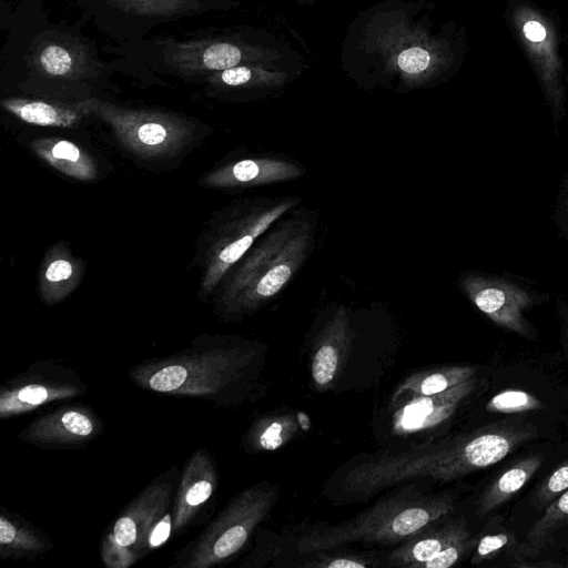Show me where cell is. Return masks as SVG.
<instances>
[{"label":"cell","mask_w":568,"mask_h":568,"mask_svg":"<svg viewBox=\"0 0 568 568\" xmlns=\"http://www.w3.org/2000/svg\"><path fill=\"white\" fill-rule=\"evenodd\" d=\"M317 217L294 213L251 248L231 276L221 305L229 314H246L261 308L280 294L310 255Z\"/></svg>","instance_id":"1"},{"label":"cell","mask_w":568,"mask_h":568,"mask_svg":"<svg viewBox=\"0 0 568 568\" xmlns=\"http://www.w3.org/2000/svg\"><path fill=\"white\" fill-rule=\"evenodd\" d=\"M455 508L449 495H427L412 487L377 501L355 518L318 528L297 542L301 554L322 552L352 542L399 544L449 515Z\"/></svg>","instance_id":"2"},{"label":"cell","mask_w":568,"mask_h":568,"mask_svg":"<svg viewBox=\"0 0 568 568\" xmlns=\"http://www.w3.org/2000/svg\"><path fill=\"white\" fill-rule=\"evenodd\" d=\"M77 108L106 122L119 141L141 156L171 154L191 134L185 121L161 112L124 109L97 99L81 101Z\"/></svg>","instance_id":"3"},{"label":"cell","mask_w":568,"mask_h":568,"mask_svg":"<svg viewBox=\"0 0 568 568\" xmlns=\"http://www.w3.org/2000/svg\"><path fill=\"white\" fill-rule=\"evenodd\" d=\"M276 499L277 488L268 483L255 485L239 495L205 530L187 567L206 568L237 552Z\"/></svg>","instance_id":"4"},{"label":"cell","mask_w":568,"mask_h":568,"mask_svg":"<svg viewBox=\"0 0 568 568\" xmlns=\"http://www.w3.org/2000/svg\"><path fill=\"white\" fill-rule=\"evenodd\" d=\"M300 203L296 196L261 200L236 213L222 229L209 253L202 290L212 291L275 222Z\"/></svg>","instance_id":"5"},{"label":"cell","mask_w":568,"mask_h":568,"mask_svg":"<svg viewBox=\"0 0 568 568\" xmlns=\"http://www.w3.org/2000/svg\"><path fill=\"white\" fill-rule=\"evenodd\" d=\"M244 363L245 355L237 351H215L159 365L145 383L159 393L210 394L233 381Z\"/></svg>","instance_id":"6"},{"label":"cell","mask_w":568,"mask_h":568,"mask_svg":"<svg viewBox=\"0 0 568 568\" xmlns=\"http://www.w3.org/2000/svg\"><path fill=\"white\" fill-rule=\"evenodd\" d=\"M169 497L170 486H153L114 523L102 551L109 567H128L138 559L142 550L150 548L151 531L156 518L165 509Z\"/></svg>","instance_id":"7"},{"label":"cell","mask_w":568,"mask_h":568,"mask_svg":"<svg viewBox=\"0 0 568 568\" xmlns=\"http://www.w3.org/2000/svg\"><path fill=\"white\" fill-rule=\"evenodd\" d=\"M460 285L476 307L494 323L521 336L529 334L524 312L532 304V296L509 282L466 275Z\"/></svg>","instance_id":"8"},{"label":"cell","mask_w":568,"mask_h":568,"mask_svg":"<svg viewBox=\"0 0 568 568\" xmlns=\"http://www.w3.org/2000/svg\"><path fill=\"white\" fill-rule=\"evenodd\" d=\"M476 385V378L473 377L436 394H414L393 414V430L397 435H409L440 425L474 393Z\"/></svg>","instance_id":"9"},{"label":"cell","mask_w":568,"mask_h":568,"mask_svg":"<svg viewBox=\"0 0 568 568\" xmlns=\"http://www.w3.org/2000/svg\"><path fill=\"white\" fill-rule=\"evenodd\" d=\"M164 48L168 63L185 73L224 71L240 65L246 53L235 43L219 40L170 41Z\"/></svg>","instance_id":"10"},{"label":"cell","mask_w":568,"mask_h":568,"mask_svg":"<svg viewBox=\"0 0 568 568\" xmlns=\"http://www.w3.org/2000/svg\"><path fill=\"white\" fill-rule=\"evenodd\" d=\"M303 173L298 164L284 159H245L210 173L204 184L216 187L266 185L295 180Z\"/></svg>","instance_id":"11"},{"label":"cell","mask_w":568,"mask_h":568,"mask_svg":"<svg viewBox=\"0 0 568 568\" xmlns=\"http://www.w3.org/2000/svg\"><path fill=\"white\" fill-rule=\"evenodd\" d=\"M353 331L345 307H338L322 329L312 356L311 372L316 385H329L341 372L351 351Z\"/></svg>","instance_id":"12"},{"label":"cell","mask_w":568,"mask_h":568,"mask_svg":"<svg viewBox=\"0 0 568 568\" xmlns=\"http://www.w3.org/2000/svg\"><path fill=\"white\" fill-rule=\"evenodd\" d=\"M471 537L463 519L452 520L443 526H429L395 548L387 556L390 566L419 568L443 549Z\"/></svg>","instance_id":"13"},{"label":"cell","mask_w":568,"mask_h":568,"mask_svg":"<svg viewBox=\"0 0 568 568\" xmlns=\"http://www.w3.org/2000/svg\"><path fill=\"white\" fill-rule=\"evenodd\" d=\"M215 474L204 454L193 456L184 471L176 505L174 507V526H184L204 504L214 490Z\"/></svg>","instance_id":"14"},{"label":"cell","mask_w":568,"mask_h":568,"mask_svg":"<svg viewBox=\"0 0 568 568\" xmlns=\"http://www.w3.org/2000/svg\"><path fill=\"white\" fill-rule=\"evenodd\" d=\"M36 154L59 172L80 181H91L97 175L92 158L68 140L41 138L31 143Z\"/></svg>","instance_id":"15"},{"label":"cell","mask_w":568,"mask_h":568,"mask_svg":"<svg viewBox=\"0 0 568 568\" xmlns=\"http://www.w3.org/2000/svg\"><path fill=\"white\" fill-rule=\"evenodd\" d=\"M542 465L540 454L528 455L511 464L481 494L476 514L484 516L513 498Z\"/></svg>","instance_id":"16"},{"label":"cell","mask_w":568,"mask_h":568,"mask_svg":"<svg viewBox=\"0 0 568 568\" xmlns=\"http://www.w3.org/2000/svg\"><path fill=\"white\" fill-rule=\"evenodd\" d=\"M94 424L87 414L69 409L57 412L33 423L26 437L41 443H72L89 438Z\"/></svg>","instance_id":"17"},{"label":"cell","mask_w":568,"mask_h":568,"mask_svg":"<svg viewBox=\"0 0 568 568\" xmlns=\"http://www.w3.org/2000/svg\"><path fill=\"white\" fill-rule=\"evenodd\" d=\"M1 105L23 122L41 126L69 128L81 120L83 113L78 108L22 98L3 99Z\"/></svg>","instance_id":"18"},{"label":"cell","mask_w":568,"mask_h":568,"mask_svg":"<svg viewBox=\"0 0 568 568\" xmlns=\"http://www.w3.org/2000/svg\"><path fill=\"white\" fill-rule=\"evenodd\" d=\"M80 264L71 254L55 246L49 253L41 272V291L47 302L54 303L68 295L80 280Z\"/></svg>","instance_id":"19"},{"label":"cell","mask_w":568,"mask_h":568,"mask_svg":"<svg viewBox=\"0 0 568 568\" xmlns=\"http://www.w3.org/2000/svg\"><path fill=\"white\" fill-rule=\"evenodd\" d=\"M33 64L49 77L72 78L88 67V57L80 47L60 41H48L39 45L33 54Z\"/></svg>","instance_id":"20"},{"label":"cell","mask_w":568,"mask_h":568,"mask_svg":"<svg viewBox=\"0 0 568 568\" xmlns=\"http://www.w3.org/2000/svg\"><path fill=\"white\" fill-rule=\"evenodd\" d=\"M476 367L469 365L444 366L414 373L396 388L393 400H398L404 393L432 395L475 377Z\"/></svg>","instance_id":"21"},{"label":"cell","mask_w":568,"mask_h":568,"mask_svg":"<svg viewBox=\"0 0 568 568\" xmlns=\"http://www.w3.org/2000/svg\"><path fill=\"white\" fill-rule=\"evenodd\" d=\"M75 392L68 386L38 383L4 390L0 397V415L1 417H8L29 412L47 402L72 396Z\"/></svg>","instance_id":"22"},{"label":"cell","mask_w":568,"mask_h":568,"mask_svg":"<svg viewBox=\"0 0 568 568\" xmlns=\"http://www.w3.org/2000/svg\"><path fill=\"white\" fill-rule=\"evenodd\" d=\"M568 524V489L561 493L546 508L544 515L530 527L526 541L518 551L525 556H536L549 542L557 529Z\"/></svg>","instance_id":"23"},{"label":"cell","mask_w":568,"mask_h":568,"mask_svg":"<svg viewBox=\"0 0 568 568\" xmlns=\"http://www.w3.org/2000/svg\"><path fill=\"white\" fill-rule=\"evenodd\" d=\"M1 554L22 556L27 552L42 551L44 544L33 532L22 526H17L6 517H0Z\"/></svg>","instance_id":"24"},{"label":"cell","mask_w":568,"mask_h":568,"mask_svg":"<svg viewBox=\"0 0 568 568\" xmlns=\"http://www.w3.org/2000/svg\"><path fill=\"white\" fill-rule=\"evenodd\" d=\"M545 405L532 394L521 389H505L493 396L486 409L493 413L519 414L542 409Z\"/></svg>","instance_id":"25"},{"label":"cell","mask_w":568,"mask_h":568,"mask_svg":"<svg viewBox=\"0 0 568 568\" xmlns=\"http://www.w3.org/2000/svg\"><path fill=\"white\" fill-rule=\"evenodd\" d=\"M124 11L146 16H170L194 9L201 0H113Z\"/></svg>","instance_id":"26"},{"label":"cell","mask_w":568,"mask_h":568,"mask_svg":"<svg viewBox=\"0 0 568 568\" xmlns=\"http://www.w3.org/2000/svg\"><path fill=\"white\" fill-rule=\"evenodd\" d=\"M566 489H568V460L557 467L539 485L535 494V501L539 506H545L550 504Z\"/></svg>","instance_id":"27"},{"label":"cell","mask_w":568,"mask_h":568,"mask_svg":"<svg viewBox=\"0 0 568 568\" xmlns=\"http://www.w3.org/2000/svg\"><path fill=\"white\" fill-rule=\"evenodd\" d=\"M477 545L475 538L469 537L460 540L437 554L432 559L422 564L419 568H448L455 565L463 558L469 550L474 549Z\"/></svg>","instance_id":"28"},{"label":"cell","mask_w":568,"mask_h":568,"mask_svg":"<svg viewBox=\"0 0 568 568\" xmlns=\"http://www.w3.org/2000/svg\"><path fill=\"white\" fill-rule=\"evenodd\" d=\"M510 537L507 532H498L481 537L475 547L471 565L476 566L494 559L508 544Z\"/></svg>","instance_id":"29"},{"label":"cell","mask_w":568,"mask_h":568,"mask_svg":"<svg viewBox=\"0 0 568 568\" xmlns=\"http://www.w3.org/2000/svg\"><path fill=\"white\" fill-rule=\"evenodd\" d=\"M374 566L371 558L358 555H318L315 560L306 562L305 567L313 568H365Z\"/></svg>","instance_id":"30"},{"label":"cell","mask_w":568,"mask_h":568,"mask_svg":"<svg viewBox=\"0 0 568 568\" xmlns=\"http://www.w3.org/2000/svg\"><path fill=\"white\" fill-rule=\"evenodd\" d=\"M429 63V52L418 47L405 49L397 58V65L406 73H420L428 68Z\"/></svg>","instance_id":"31"},{"label":"cell","mask_w":568,"mask_h":568,"mask_svg":"<svg viewBox=\"0 0 568 568\" xmlns=\"http://www.w3.org/2000/svg\"><path fill=\"white\" fill-rule=\"evenodd\" d=\"M255 70L244 65H236L224 71H220L210 80L213 83H220L229 87H240L252 82L255 78Z\"/></svg>","instance_id":"32"},{"label":"cell","mask_w":568,"mask_h":568,"mask_svg":"<svg viewBox=\"0 0 568 568\" xmlns=\"http://www.w3.org/2000/svg\"><path fill=\"white\" fill-rule=\"evenodd\" d=\"M171 526V515L168 514L153 527L149 539V547L155 548L164 544L170 537Z\"/></svg>","instance_id":"33"},{"label":"cell","mask_w":568,"mask_h":568,"mask_svg":"<svg viewBox=\"0 0 568 568\" xmlns=\"http://www.w3.org/2000/svg\"><path fill=\"white\" fill-rule=\"evenodd\" d=\"M524 33L532 42H540L546 38V30L542 24L534 20L524 24Z\"/></svg>","instance_id":"34"},{"label":"cell","mask_w":568,"mask_h":568,"mask_svg":"<svg viewBox=\"0 0 568 568\" xmlns=\"http://www.w3.org/2000/svg\"><path fill=\"white\" fill-rule=\"evenodd\" d=\"M567 567H568V562H567Z\"/></svg>","instance_id":"35"}]
</instances>
